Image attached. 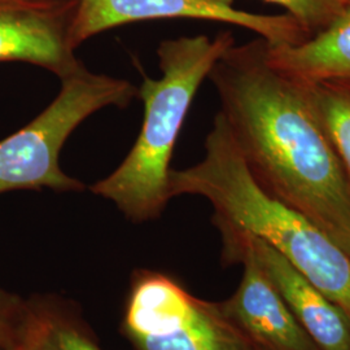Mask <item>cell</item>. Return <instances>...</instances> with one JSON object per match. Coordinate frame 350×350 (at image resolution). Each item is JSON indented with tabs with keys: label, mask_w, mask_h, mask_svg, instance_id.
<instances>
[{
	"label": "cell",
	"mask_w": 350,
	"mask_h": 350,
	"mask_svg": "<svg viewBox=\"0 0 350 350\" xmlns=\"http://www.w3.org/2000/svg\"><path fill=\"white\" fill-rule=\"evenodd\" d=\"M283 7L312 36L329 25L347 0H265Z\"/></svg>",
	"instance_id": "13"
},
{
	"label": "cell",
	"mask_w": 350,
	"mask_h": 350,
	"mask_svg": "<svg viewBox=\"0 0 350 350\" xmlns=\"http://www.w3.org/2000/svg\"><path fill=\"white\" fill-rule=\"evenodd\" d=\"M18 322H20V319H18ZM18 322H17V325L14 327L11 336H10V338L7 340V342L1 347L0 350H36L33 348L31 342L29 341V338H26L25 334L21 331Z\"/></svg>",
	"instance_id": "15"
},
{
	"label": "cell",
	"mask_w": 350,
	"mask_h": 350,
	"mask_svg": "<svg viewBox=\"0 0 350 350\" xmlns=\"http://www.w3.org/2000/svg\"><path fill=\"white\" fill-rule=\"evenodd\" d=\"M78 0H0V63L40 66L60 79L83 66L72 46Z\"/></svg>",
	"instance_id": "8"
},
{
	"label": "cell",
	"mask_w": 350,
	"mask_h": 350,
	"mask_svg": "<svg viewBox=\"0 0 350 350\" xmlns=\"http://www.w3.org/2000/svg\"><path fill=\"white\" fill-rule=\"evenodd\" d=\"M221 235L226 261L244 266L238 289L221 301L231 322L258 350H321L289 310L250 245L235 234Z\"/></svg>",
	"instance_id": "7"
},
{
	"label": "cell",
	"mask_w": 350,
	"mask_h": 350,
	"mask_svg": "<svg viewBox=\"0 0 350 350\" xmlns=\"http://www.w3.org/2000/svg\"><path fill=\"white\" fill-rule=\"evenodd\" d=\"M269 60L305 83H350V0L329 25L300 44H269Z\"/></svg>",
	"instance_id": "10"
},
{
	"label": "cell",
	"mask_w": 350,
	"mask_h": 350,
	"mask_svg": "<svg viewBox=\"0 0 350 350\" xmlns=\"http://www.w3.org/2000/svg\"><path fill=\"white\" fill-rule=\"evenodd\" d=\"M18 325L36 350H103L77 313L56 299L26 300Z\"/></svg>",
	"instance_id": "11"
},
{
	"label": "cell",
	"mask_w": 350,
	"mask_h": 350,
	"mask_svg": "<svg viewBox=\"0 0 350 350\" xmlns=\"http://www.w3.org/2000/svg\"><path fill=\"white\" fill-rule=\"evenodd\" d=\"M250 174L350 256V182L306 85L269 60V43H235L208 77Z\"/></svg>",
	"instance_id": "1"
},
{
	"label": "cell",
	"mask_w": 350,
	"mask_h": 350,
	"mask_svg": "<svg viewBox=\"0 0 350 350\" xmlns=\"http://www.w3.org/2000/svg\"><path fill=\"white\" fill-rule=\"evenodd\" d=\"M138 95L126 79L88 70L85 65L62 79L55 100L0 142V195L17 189L81 192L85 185L60 166L64 144L90 116L107 107L124 109Z\"/></svg>",
	"instance_id": "4"
},
{
	"label": "cell",
	"mask_w": 350,
	"mask_h": 350,
	"mask_svg": "<svg viewBox=\"0 0 350 350\" xmlns=\"http://www.w3.org/2000/svg\"><path fill=\"white\" fill-rule=\"evenodd\" d=\"M25 301L0 283V349L17 325L24 310Z\"/></svg>",
	"instance_id": "14"
},
{
	"label": "cell",
	"mask_w": 350,
	"mask_h": 350,
	"mask_svg": "<svg viewBox=\"0 0 350 350\" xmlns=\"http://www.w3.org/2000/svg\"><path fill=\"white\" fill-rule=\"evenodd\" d=\"M219 232L243 239L257 257L304 331L321 350H350V319L322 291L288 262L273 247L250 232L219 226Z\"/></svg>",
	"instance_id": "9"
},
{
	"label": "cell",
	"mask_w": 350,
	"mask_h": 350,
	"mask_svg": "<svg viewBox=\"0 0 350 350\" xmlns=\"http://www.w3.org/2000/svg\"><path fill=\"white\" fill-rule=\"evenodd\" d=\"M235 43L230 31L167 39L157 49L161 77H146L138 95L144 120L125 160L90 191L112 201L134 224L159 218L169 200V175L175 143L189 107L214 64Z\"/></svg>",
	"instance_id": "3"
},
{
	"label": "cell",
	"mask_w": 350,
	"mask_h": 350,
	"mask_svg": "<svg viewBox=\"0 0 350 350\" xmlns=\"http://www.w3.org/2000/svg\"><path fill=\"white\" fill-rule=\"evenodd\" d=\"M172 199L201 196L214 209L213 224L250 232L280 253L350 319V256L310 219L267 193L250 174L217 113L202 160L169 175Z\"/></svg>",
	"instance_id": "2"
},
{
	"label": "cell",
	"mask_w": 350,
	"mask_h": 350,
	"mask_svg": "<svg viewBox=\"0 0 350 350\" xmlns=\"http://www.w3.org/2000/svg\"><path fill=\"white\" fill-rule=\"evenodd\" d=\"M305 85L350 182V83L315 82Z\"/></svg>",
	"instance_id": "12"
},
{
	"label": "cell",
	"mask_w": 350,
	"mask_h": 350,
	"mask_svg": "<svg viewBox=\"0 0 350 350\" xmlns=\"http://www.w3.org/2000/svg\"><path fill=\"white\" fill-rule=\"evenodd\" d=\"M121 329L135 350H257L221 302L199 299L173 276L147 269L133 275Z\"/></svg>",
	"instance_id": "5"
},
{
	"label": "cell",
	"mask_w": 350,
	"mask_h": 350,
	"mask_svg": "<svg viewBox=\"0 0 350 350\" xmlns=\"http://www.w3.org/2000/svg\"><path fill=\"white\" fill-rule=\"evenodd\" d=\"M191 18L247 29L270 46L300 44L312 34L291 14L245 12L234 0H78L72 26V46L117 26L146 20Z\"/></svg>",
	"instance_id": "6"
},
{
	"label": "cell",
	"mask_w": 350,
	"mask_h": 350,
	"mask_svg": "<svg viewBox=\"0 0 350 350\" xmlns=\"http://www.w3.org/2000/svg\"><path fill=\"white\" fill-rule=\"evenodd\" d=\"M257 350H258V349H257Z\"/></svg>",
	"instance_id": "16"
}]
</instances>
